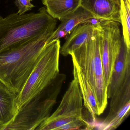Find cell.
Wrapping results in <instances>:
<instances>
[{
  "mask_svg": "<svg viewBox=\"0 0 130 130\" xmlns=\"http://www.w3.org/2000/svg\"><path fill=\"white\" fill-rule=\"evenodd\" d=\"M55 28L19 46L0 52V81L19 93Z\"/></svg>",
  "mask_w": 130,
  "mask_h": 130,
  "instance_id": "cell-1",
  "label": "cell"
},
{
  "mask_svg": "<svg viewBox=\"0 0 130 130\" xmlns=\"http://www.w3.org/2000/svg\"><path fill=\"white\" fill-rule=\"evenodd\" d=\"M57 20L45 7L37 13L0 16V52L19 46L56 27Z\"/></svg>",
  "mask_w": 130,
  "mask_h": 130,
  "instance_id": "cell-2",
  "label": "cell"
},
{
  "mask_svg": "<svg viewBox=\"0 0 130 130\" xmlns=\"http://www.w3.org/2000/svg\"><path fill=\"white\" fill-rule=\"evenodd\" d=\"M70 55L73 63L79 67L90 86L100 115L107 106L108 98L96 28L93 35Z\"/></svg>",
  "mask_w": 130,
  "mask_h": 130,
  "instance_id": "cell-3",
  "label": "cell"
},
{
  "mask_svg": "<svg viewBox=\"0 0 130 130\" xmlns=\"http://www.w3.org/2000/svg\"><path fill=\"white\" fill-rule=\"evenodd\" d=\"M66 76L59 73L53 82L19 109L13 119L0 130H34L51 115Z\"/></svg>",
  "mask_w": 130,
  "mask_h": 130,
  "instance_id": "cell-4",
  "label": "cell"
},
{
  "mask_svg": "<svg viewBox=\"0 0 130 130\" xmlns=\"http://www.w3.org/2000/svg\"><path fill=\"white\" fill-rule=\"evenodd\" d=\"M60 40L46 44L40 59L20 92L17 95L18 111L29 100L47 87L59 73Z\"/></svg>",
  "mask_w": 130,
  "mask_h": 130,
  "instance_id": "cell-5",
  "label": "cell"
},
{
  "mask_svg": "<svg viewBox=\"0 0 130 130\" xmlns=\"http://www.w3.org/2000/svg\"><path fill=\"white\" fill-rule=\"evenodd\" d=\"M107 93L111 101L108 115L102 123L105 127L130 102V49L126 46L122 36Z\"/></svg>",
  "mask_w": 130,
  "mask_h": 130,
  "instance_id": "cell-6",
  "label": "cell"
},
{
  "mask_svg": "<svg viewBox=\"0 0 130 130\" xmlns=\"http://www.w3.org/2000/svg\"><path fill=\"white\" fill-rule=\"evenodd\" d=\"M83 100L79 84L74 78L57 109L36 130H58L63 125L77 119L86 121L83 113Z\"/></svg>",
  "mask_w": 130,
  "mask_h": 130,
  "instance_id": "cell-7",
  "label": "cell"
},
{
  "mask_svg": "<svg viewBox=\"0 0 130 130\" xmlns=\"http://www.w3.org/2000/svg\"><path fill=\"white\" fill-rule=\"evenodd\" d=\"M119 24L114 21L103 20L95 27L104 78L107 87L121 40Z\"/></svg>",
  "mask_w": 130,
  "mask_h": 130,
  "instance_id": "cell-8",
  "label": "cell"
},
{
  "mask_svg": "<svg viewBox=\"0 0 130 130\" xmlns=\"http://www.w3.org/2000/svg\"><path fill=\"white\" fill-rule=\"evenodd\" d=\"M80 7L95 18L121 24V0H81Z\"/></svg>",
  "mask_w": 130,
  "mask_h": 130,
  "instance_id": "cell-9",
  "label": "cell"
},
{
  "mask_svg": "<svg viewBox=\"0 0 130 130\" xmlns=\"http://www.w3.org/2000/svg\"><path fill=\"white\" fill-rule=\"evenodd\" d=\"M17 95L0 81V129L10 122L18 112Z\"/></svg>",
  "mask_w": 130,
  "mask_h": 130,
  "instance_id": "cell-10",
  "label": "cell"
},
{
  "mask_svg": "<svg viewBox=\"0 0 130 130\" xmlns=\"http://www.w3.org/2000/svg\"><path fill=\"white\" fill-rule=\"evenodd\" d=\"M95 28L88 23H82L76 26L67 36L60 53L66 57L77 49L93 35Z\"/></svg>",
  "mask_w": 130,
  "mask_h": 130,
  "instance_id": "cell-11",
  "label": "cell"
},
{
  "mask_svg": "<svg viewBox=\"0 0 130 130\" xmlns=\"http://www.w3.org/2000/svg\"><path fill=\"white\" fill-rule=\"evenodd\" d=\"M92 17H94L91 13L80 7L73 13L61 21V23L48 38L46 44L67 37L76 26L85 23Z\"/></svg>",
  "mask_w": 130,
  "mask_h": 130,
  "instance_id": "cell-12",
  "label": "cell"
},
{
  "mask_svg": "<svg viewBox=\"0 0 130 130\" xmlns=\"http://www.w3.org/2000/svg\"><path fill=\"white\" fill-rule=\"evenodd\" d=\"M74 78L78 82L82 93L84 106L87 112L89 120L94 125L95 124L96 115H99L96 101L92 92L90 86L79 67L73 63Z\"/></svg>",
  "mask_w": 130,
  "mask_h": 130,
  "instance_id": "cell-13",
  "label": "cell"
},
{
  "mask_svg": "<svg viewBox=\"0 0 130 130\" xmlns=\"http://www.w3.org/2000/svg\"><path fill=\"white\" fill-rule=\"evenodd\" d=\"M81 0H42L52 18L62 21L80 7Z\"/></svg>",
  "mask_w": 130,
  "mask_h": 130,
  "instance_id": "cell-14",
  "label": "cell"
},
{
  "mask_svg": "<svg viewBox=\"0 0 130 130\" xmlns=\"http://www.w3.org/2000/svg\"><path fill=\"white\" fill-rule=\"evenodd\" d=\"M121 3L122 36L126 46L130 49V0H121Z\"/></svg>",
  "mask_w": 130,
  "mask_h": 130,
  "instance_id": "cell-15",
  "label": "cell"
},
{
  "mask_svg": "<svg viewBox=\"0 0 130 130\" xmlns=\"http://www.w3.org/2000/svg\"><path fill=\"white\" fill-rule=\"evenodd\" d=\"M130 102L126 104L108 125L105 130H114L117 128L130 114Z\"/></svg>",
  "mask_w": 130,
  "mask_h": 130,
  "instance_id": "cell-16",
  "label": "cell"
},
{
  "mask_svg": "<svg viewBox=\"0 0 130 130\" xmlns=\"http://www.w3.org/2000/svg\"><path fill=\"white\" fill-rule=\"evenodd\" d=\"M31 1V0H15L16 5L19 9L17 13L19 15L25 14L35 7Z\"/></svg>",
  "mask_w": 130,
  "mask_h": 130,
  "instance_id": "cell-17",
  "label": "cell"
},
{
  "mask_svg": "<svg viewBox=\"0 0 130 130\" xmlns=\"http://www.w3.org/2000/svg\"><path fill=\"white\" fill-rule=\"evenodd\" d=\"M124 1H126V0H124Z\"/></svg>",
  "mask_w": 130,
  "mask_h": 130,
  "instance_id": "cell-18",
  "label": "cell"
},
{
  "mask_svg": "<svg viewBox=\"0 0 130 130\" xmlns=\"http://www.w3.org/2000/svg\"><path fill=\"white\" fill-rule=\"evenodd\" d=\"M31 1H32V0H31Z\"/></svg>",
  "mask_w": 130,
  "mask_h": 130,
  "instance_id": "cell-19",
  "label": "cell"
}]
</instances>
